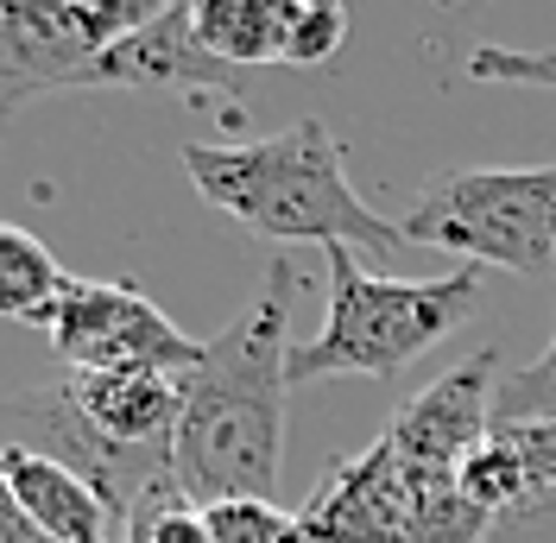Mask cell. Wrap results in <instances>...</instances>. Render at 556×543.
Returning a JSON list of instances; mask_svg holds the SVG:
<instances>
[{"label":"cell","instance_id":"cell-13","mask_svg":"<svg viewBox=\"0 0 556 543\" xmlns=\"http://www.w3.org/2000/svg\"><path fill=\"white\" fill-rule=\"evenodd\" d=\"M70 272L51 260V247L13 222H0V323H51V304L64 291Z\"/></svg>","mask_w":556,"mask_h":543},{"label":"cell","instance_id":"cell-22","mask_svg":"<svg viewBox=\"0 0 556 543\" xmlns=\"http://www.w3.org/2000/svg\"><path fill=\"white\" fill-rule=\"evenodd\" d=\"M7 7H13V0H0V13H7Z\"/></svg>","mask_w":556,"mask_h":543},{"label":"cell","instance_id":"cell-7","mask_svg":"<svg viewBox=\"0 0 556 543\" xmlns=\"http://www.w3.org/2000/svg\"><path fill=\"white\" fill-rule=\"evenodd\" d=\"M437 468H412L392 442H374L367 455H342L316 487L298 525L311 543H417L424 480Z\"/></svg>","mask_w":556,"mask_h":543},{"label":"cell","instance_id":"cell-11","mask_svg":"<svg viewBox=\"0 0 556 543\" xmlns=\"http://www.w3.org/2000/svg\"><path fill=\"white\" fill-rule=\"evenodd\" d=\"M0 475L51 543H121V512L83 475H70L64 462L20 449V442H0Z\"/></svg>","mask_w":556,"mask_h":543},{"label":"cell","instance_id":"cell-15","mask_svg":"<svg viewBox=\"0 0 556 543\" xmlns=\"http://www.w3.org/2000/svg\"><path fill=\"white\" fill-rule=\"evenodd\" d=\"M121 543H208V525H203V506L177 487L172 475L159 487H146L121 525Z\"/></svg>","mask_w":556,"mask_h":543},{"label":"cell","instance_id":"cell-16","mask_svg":"<svg viewBox=\"0 0 556 543\" xmlns=\"http://www.w3.org/2000/svg\"><path fill=\"white\" fill-rule=\"evenodd\" d=\"M208 543H311L298 512H278L273 500H222L203 506Z\"/></svg>","mask_w":556,"mask_h":543},{"label":"cell","instance_id":"cell-19","mask_svg":"<svg viewBox=\"0 0 556 543\" xmlns=\"http://www.w3.org/2000/svg\"><path fill=\"white\" fill-rule=\"evenodd\" d=\"M76 13H89L96 26H102V38L114 45V38L139 33V26H152V20H165L172 7H184V0H70Z\"/></svg>","mask_w":556,"mask_h":543},{"label":"cell","instance_id":"cell-10","mask_svg":"<svg viewBox=\"0 0 556 543\" xmlns=\"http://www.w3.org/2000/svg\"><path fill=\"white\" fill-rule=\"evenodd\" d=\"M89 89H203V96H228L235 102L241 96V70H228L222 58L203 51L190 0H184L165 20L114 38L96 58V70H89Z\"/></svg>","mask_w":556,"mask_h":543},{"label":"cell","instance_id":"cell-20","mask_svg":"<svg viewBox=\"0 0 556 543\" xmlns=\"http://www.w3.org/2000/svg\"><path fill=\"white\" fill-rule=\"evenodd\" d=\"M500 437H506V442L525 455L531 480L556 493V417H551V424H500Z\"/></svg>","mask_w":556,"mask_h":543},{"label":"cell","instance_id":"cell-21","mask_svg":"<svg viewBox=\"0 0 556 543\" xmlns=\"http://www.w3.org/2000/svg\"><path fill=\"white\" fill-rule=\"evenodd\" d=\"M0 543H51L33 518H26V506H20V493L7 487V475H0Z\"/></svg>","mask_w":556,"mask_h":543},{"label":"cell","instance_id":"cell-9","mask_svg":"<svg viewBox=\"0 0 556 543\" xmlns=\"http://www.w3.org/2000/svg\"><path fill=\"white\" fill-rule=\"evenodd\" d=\"M500 354L481 348L475 361H462L455 374H443L437 386H424L412 405L386 424V442L412 462V468H437L455 475L493 430H500Z\"/></svg>","mask_w":556,"mask_h":543},{"label":"cell","instance_id":"cell-8","mask_svg":"<svg viewBox=\"0 0 556 543\" xmlns=\"http://www.w3.org/2000/svg\"><path fill=\"white\" fill-rule=\"evenodd\" d=\"M108 51L102 26L70 0H13L0 13V114L89 89V70Z\"/></svg>","mask_w":556,"mask_h":543},{"label":"cell","instance_id":"cell-12","mask_svg":"<svg viewBox=\"0 0 556 543\" xmlns=\"http://www.w3.org/2000/svg\"><path fill=\"white\" fill-rule=\"evenodd\" d=\"M298 0H190V20L208 58L228 70L253 64H285V38H291Z\"/></svg>","mask_w":556,"mask_h":543},{"label":"cell","instance_id":"cell-3","mask_svg":"<svg viewBox=\"0 0 556 543\" xmlns=\"http://www.w3.org/2000/svg\"><path fill=\"white\" fill-rule=\"evenodd\" d=\"M177 411H184V374H152V367L64 374L58 386L0 399V442L64 462L127 525L139 493L172 475Z\"/></svg>","mask_w":556,"mask_h":543},{"label":"cell","instance_id":"cell-5","mask_svg":"<svg viewBox=\"0 0 556 543\" xmlns=\"http://www.w3.org/2000/svg\"><path fill=\"white\" fill-rule=\"evenodd\" d=\"M405 240L506 272L556 266V165L455 171L405 209Z\"/></svg>","mask_w":556,"mask_h":543},{"label":"cell","instance_id":"cell-17","mask_svg":"<svg viewBox=\"0 0 556 543\" xmlns=\"http://www.w3.org/2000/svg\"><path fill=\"white\" fill-rule=\"evenodd\" d=\"M348 38V7L342 0H298L291 13V38H285V64L311 70V64H329Z\"/></svg>","mask_w":556,"mask_h":543},{"label":"cell","instance_id":"cell-14","mask_svg":"<svg viewBox=\"0 0 556 543\" xmlns=\"http://www.w3.org/2000/svg\"><path fill=\"white\" fill-rule=\"evenodd\" d=\"M455 487H462V500H468V506H481L493 525H500V518H513L519 506H531V500L544 493V487L531 480V468H525V455L500 437V430H493V437H486L462 468H455Z\"/></svg>","mask_w":556,"mask_h":543},{"label":"cell","instance_id":"cell-18","mask_svg":"<svg viewBox=\"0 0 556 543\" xmlns=\"http://www.w3.org/2000/svg\"><path fill=\"white\" fill-rule=\"evenodd\" d=\"M468 76L475 83H506V89H556V51L481 45V51H468Z\"/></svg>","mask_w":556,"mask_h":543},{"label":"cell","instance_id":"cell-2","mask_svg":"<svg viewBox=\"0 0 556 543\" xmlns=\"http://www.w3.org/2000/svg\"><path fill=\"white\" fill-rule=\"evenodd\" d=\"M177 159L208 209H222L228 222H241L247 235L273 247H323V253L329 247H374V253L412 247L399 222L367 209V197L348 184L342 146L316 114L266 139H241V146L190 139Z\"/></svg>","mask_w":556,"mask_h":543},{"label":"cell","instance_id":"cell-6","mask_svg":"<svg viewBox=\"0 0 556 543\" xmlns=\"http://www.w3.org/2000/svg\"><path fill=\"white\" fill-rule=\"evenodd\" d=\"M51 354L64 361V374H190L203 361V341H190L146 291L121 278H76L70 272L58 304H51Z\"/></svg>","mask_w":556,"mask_h":543},{"label":"cell","instance_id":"cell-1","mask_svg":"<svg viewBox=\"0 0 556 543\" xmlns=\"http://www.w3.org/2000/svg\"><path fill=\"white\" fill-rule=\"evenodd\" d=\"M291 260H266L253 304L203 341V361L184 374V411L172 442V480L197 506L273 500L285 462V392H291Z\"/></svg>","mask_w":556,"mask_h":543},{"label":"cell","instance_id":"cell-4","mask_svg":"<svg viewBox=\"0 0 556 543\" xmlns=\"http://www.w3.org/2000/svg\"><path fill=\"white\" fill-rule=\"evenodd\" d=\"M329 310L304 348H291V386L311 379H392L417 354L468 323L481 298V272L462 266L443 278H386L354 260V247H329Z\"/></svg>","mask_w":556,"mask_h":543}]
</instances>
